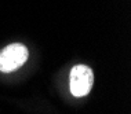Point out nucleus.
Listing matches in <instances>:
<instances>
[{
	"instance_id": "2",
	"label": "nucleus",
	"mask_w": 131,
	"mask_h": 114,
	"mask_svg": "<svg viewBox=\"0 0 131 114\" xmlns=\"http://www.w3.org/2000/svg\"><path fill=\"white\" fill-rule=\"evenodd\" d=\"M94 84L93 70L86 65H76L70 70V92L75 96H86L90 94Z\"/></svg>"
},
{
	"instance_id": "1",
	"label": "nucleus",
	"mask_w": 131,
	"mask_h": 114,
	"mask_svg": "<svg viewBox=\"0 0 131 114\" xmlns=\"http://www.w3.org/2000/svg\"><path fill=\"white\" fill-rule=\"evenodd\" d=\"M28 48L24 44L14 43L0 51V72L10 73L21 67L28 59Z\"/></svg>"
}]
</instances>
